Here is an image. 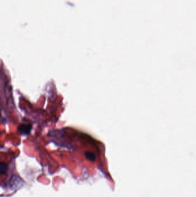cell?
Wrapping results in <instances>:
<instances>
[{
	"instance_id": "obj_1",
	"label": "cell",
	"mask_w": 196,
	"mask_h": 197,
	"mask_svg": "<svg viewBox=\"0 0 196 197\" xmlns=\"http://www.w3.org/2000/svg\"><path fill=\"white\" fill-rule=\"evenodd\" d=\"M32 126L30 124H22L18 128V131L20 133L24 135H28L31 132Z\"/></svg>"
},
{
	"instance_id": "obj_2",
	"label": "cell",
	"mask_w": 196,
	"mask_h": 197,
	"mask_svg": "<svg viewBox=\"0 0 196 197\" xmlns=\"http://www.w3.org/2000/svg\"><path fill=\"white\" fill-rule=\"evenodd\" d=\"M8 170V165L4 163H0V174H5Z\"/></svg>"
},
{
	"instance_id": "obj_3",
	"label": "cell",
	"mask_w": 196,
	"mask_h": 197,
	"mask_svg": "<svg viewBox=\"0 0 196 197\" xmlns=\"http://www.w3.org/2000/svg\"><path fill=\"white\" fill-rule=\"evenodd\" d=\"M0 117H1V113H0Z\"/></svg>"
}]
</instances>
